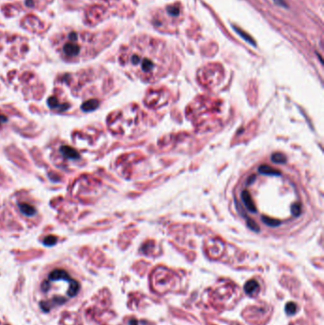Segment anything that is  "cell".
I'll use <instances>...</instances> for the list:
<instances>
[{"label": "cell", "instance_id": "1", "mask_svg": "<svg viewBox=\"0 0 324 325\" xmlns=\"http://www.w3.org/2000/svg\"><path fill=\"white\" fill-rule=\"evenodd\" d=\"M63 50H64V53L66 54V55H68L69 57H73V56H76L79 53L80 47L78 45L74 44L73 42H69L64 46Z\"/></svg>", "mask_w": 324, "mask_h": 325}, {"label": "cell", "instance_id": "2", "mask_svg": "<svg viewBox=\"0 0 324 325\" xmlns=\"http://www.w3.org/2000/svg\"><path fill=\"white\" fill-rule=\"evenodd\" d=\"M60 151H61L62 155H63L64 157L68 158V159L75 160V159L79 158L78 152H77L74 148H72V147H67V146L62 147L61 149H60Z\"/></svg>", "mask_w": 324, "mask_h": 325}, {"label": "cell", "instance_id": "3", "mask_svg": "<svg viewBox=\"0 0 324 325\" xmlns=\"http://www.w3.org/2000/svg\"><path fill=\"white\" fill-rule=\"evenodd\" d=\"M259 288H260L259 283L254 280L247 281L244 285V291L248 295H254L259 290Z\"/></svg>", "mask_w": 324, "mask_h": 325}, {"label": "cell", "instance_id": "4", "mask_svg": "<svg viewBox=\"0 0 324 325\" xmlns=\"http://www.w3.org/2000/svg\"><path fill=\"white\" fill-rule=\"evenodd\" d=\"M18 207L20 209V211L26 215V216H33L35 213H36V210L33 206H32L31 204H18Z\"/></svg>", "mask_w": 324, "mask_h": 325}, {"label": "cell", "instance_id": "5", "mask_svg": "<svg viewBox=\"0 0 324 325\" xmlns=\"http://www.w3.org/2000/svg\"><path fill=\"white\" fill-rule=\"evenodd\" d=\"M99 106V102L98 100L96 99H93V100H89L87 102H85L83 105H82V110L89 112V111H94L95 108H97Z\"/></svg>", "mask_w": 324, "mask_h": 325}, {"label": "cell", "instance_id": "6", "mask_svg": "<svg viewBox=\"0 0 324 325\" xmlns=\"http://www.w3.org/2000/svg\"><path fill=\"white\" fill-rule=\"evenodd\" d=\"M296 309H298V307H296V305L294 302H288L285 306V311H286L288 316H292V315L296 314Z\"/></svg>", "mask_w": 324, "mask_h": 325}, {"label": "cell", "instance_id": "7", "mask_svg": "<svg viewBox=\"0 0 324 325\" xmlns=\"http://www.w3.org/2000/svg\"><path fill=\"white\" fill-rule=\"evenodd\" d=\"M57 241V238L54 237V236H48L47 238H45L44 240V245H48V246H51L53 245H55Z\"/></svg>", "mask_w": 324, "mask_h": 325}, {"label": "cell", "instance_id": "8", "mask_svg": "<svg viewBox=\"0 0 324 325\" xmlns=\"http://www.w3.org/2000/svg\"><path fill=\"white\" fill-rule=\"evenodd\" d=\"M234 29H235V31H236V32H237V33H238V34H239L240 35V37H242V38H244V39H245V40L247 41V42H250V43H251V44H253V45L255 44V42L253 41V39H251L249 35H247L246 34H244V32H242V31H241L240 29L237 28V27H235V26H234Z\"/></svg>", "mask_w": 324, "mask_h": 325}, {"label": "cell", "instance_id": "9", "mask_svg": "<svg viewBox=\"0 0 324 325\" xmlns=\"http://www.w3.org/2000/svg\"><path fill=\"white\" fill-rule=\"evenodd\" d=\"M272 160L275 162H285V157L281 154H275L273 157H272Z\"/></svg>", "mask_w": 324, "mask_h": 325}, {"label": "cell", "instance_id": "10", "mask_svg": "<svg viewBox=\"0 0 324 325\" xmlns=\"http://www.w3.org/2000/svg\"><path fill=\"white\" fill-rule=\"evenodd\" d=\"M48 104H49V106L50 107H54L55 108L57 106V105H58V101H57V99L55 97H51V98H49L48 100Z\"/></svg>", "mask_w": 324, "mask_h": 325}, {"label": "cell", "instance_id": "11", "mask_svg": "<svg viewBox=\"0 0 324 325\" xmlns=\"http://www.w3.org/2000/svg\"><path fill=\"white\" fill-rule=\"evenodd\" d=\"M273 1L277 4V5H280V6H285V3L283 0H273Z\"/></svg>", "mask_w": 324, "mask_h": 325}, {"label": "cell", "instance_id": "12", "mask_svg": "<svg viewBox=\"0 0 324 325\" xmlns=\"http://www.w3.org/2000/svg\"><path fill=\"white\" fill-rule=\"evenodd\" d=\"M70 37H69V39L72 41V42H74V41H76L77 40V35H76V34H74V33H72V34H70V35H69Z\"/></svg>", "mask_w": 324, "mask_h": 325}, {"label": "cell", "instance_id": "13", "mask_svg": "<svg viewBox=\"0 0 324 325\" xmlns=\"http://www.w3.org/2000/svg\"><path fill=\"white\" fill-rule=\"evenodd\" d=\"M129 325H137V321H136V320L129 321Z\"/></svg>", "mask_w": 324, "mask_h": 325}, {"label": "cell", "instance_id": "14", "mask_svg": "<svg viewBox=\"0 0 324 325\" xmlns=\"http://www.w3.org/2000/svg\"><path fill=\"white\" fill-rule=\"evenodd\" d=\"M27 5H32V6H33V1H32V2L27 1Z\"/></svg>", "mask_w": 324, "mask_h": 325}]
</instances>
